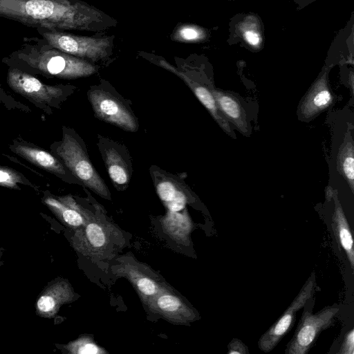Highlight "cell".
I'll return each instance as SVG.
<instances>
[{
	"label": "cell",
	"mask_w": 354,
	"mask_h": 354,
	"mask_svg": "<svg viewBox=\"0 0 354 354\" xmlns=\"http://www.w3.org/2000/svg\"><path fill=\"white\" fill-rule=\"evenodd\" d=\"M45 202L59 212L64 222L72 227H81L86 221L89 210L80 206L70 196L62 197L59 200L47 198Z\"/></svg>",
	"instance_id": "cell-20"
},
{
	"label": "cell",
	"mask_w": 354,
	"mask_h": 354,
	"mask_svg": "<svg viewBox=\"0 0 354 354\" xmlns=\"http://www.w3.org/2000/svg\"><path fill=\"white\" fill-rule=\"evenodd\" d=\"M123 232L110 221L102 212L89 211L86 223L78 234L77 247L91 261L113 258L124 246Z\"/></svg>",
	"instance_id": "cell-3"
},
{
	"label": "cell",
	"mask_w": 354,
	"mask_h": 354,
	"mask_svg": "<svg viewBox=\"0 0 354 354\" xmlns=\"http://www.w3.org/2000/svg\"><path fill=\"white\" fill-rule=\"evenodd\" d=\"M88 98L98 119L134 132L138 123L131 109L119 97L102 87L94 86L88 91Z\"/></svg>",
	"instance_id": "cell-8"
},
{
	"label": "cell",
	"mask_w": 354,
	"mask_h": 354,
	"mask_svg": "<svg viewBox=\"0 0 354 354\" xmlns=\"http://www.w3.org/2000/svg\"><path fill=\"white\" fill-rule=\"evenodd\" d=\"M245 38L251 45L256 46L260 41L259 35L254 31L248 30L245 32Z\"/></svg>",
	"instance_id": "cell-29"
},
{
	"label": "cell",
	"mask_w": 354,
	"mask_h": 354,
	"mask_svg": "<svg viewBox=\"0 0 354 354\" xmlns=\"http://www.w3.org/2000/svg\"><path fill=\"white\" fill-rule=\"evenodd\" d=\"M144 306L149 314L175 325H189L199 318L198 311L170 284Z\"/></svg>",
	"instance_id": "cell-9"
},
{
	"label": "cell",
	"mask_w": 354,
	"mask_h": 354,
	"mask_svg": "<svg viewBox=\"0 0 354 354\" xmlns=\"http://www.w3.org/2000/svg\"><path fill=\"white\" fill-rule=\"evenodd\" d=\"M334 210L332 228L337 243L343 249L352 270H354V246L352 232L336 192H333Z\"/></svg>",
	"instance_id": "cell-18"
},
{
	"label": "cell",
	"mask_w": 354,
	"mask_h": 354,
	"mask_svg": "<svg viewBox=\"0 0 354 354\" xmlns=\"http://www.w3.org/2000/svg\"><path fill=\"white\" fill-rule=\"evenodd\" d=\"M160 223L165 233L176 242L182 244L189 242L194 225L186 209L183 212L168 210Z\"/></svg>",
	"instance_id": "cell-19"
},
{
	"label": "cell",
	"mask_w": 354,
	"mask_h": 354,
	"mask_svg": "<svg viewBox=\"0 0 354 354\" xmlns=\"http://www.w3.org/2000/svg\"><path fill=\"white\" fill-rule=\"evenodd\" d=\"M159 64L162 67L180 77L188 85L196 97L209 112L214 120L222 128V129L230 136L233 138H236L235 133L230 125L229 122L219 111L210 88L194 81L185 73L174 68L172 65L165 60H160L159 62Z\"/></svg>",
	"instance_id": "cell-15"
},
{
	"label": "cell",
	"mask_w": 354,
	"mask_h": 354,
	"mask_svg": "<svg viewBox=\"0 0 354 354\" xmlns=\"http://www.w3.org/2000/svg\"><path fill=\"white\" fill-rule=\"evenodd\" d=\"M337 167L339 173L346 180L352 192H354V145L350 131L345 135L337 156Z\"/></svg>",
	"instance_id": "cell-21"
},
{
	"label": "cell",
	"mask_w": 354,
	"mask_h": 354,
	"mask_svg": "<svg viewBox=\"0 0 354 354\" xmlns=\"http://www.w3.org/2000/svg\"><path fill=\"white\" fill-rule=\"evenodd\" d=\"M43 39L51 46L75 57L97 62L107 55V38L78 36L54 28H37Z\"/></svg>",
	"instance_id": "cell-7"
},
{
	"label": "cell",
	"mask_w": 354,
	"mask_h": 354,
	"mask_svg": "<svg viewBox=\"0 0 354 354\" xmlns=\"http://www.w3.org/2000/svg\"><path fill=\"white\" fill-rule=\"evenodd\" d=\"M111 270L131 283L143 306L169 285L158 272L129 253L117 258Z\"/></svg>",
	"instance_id": "cell-6"
},
{
	"label": "cell",
	"mask_w": 354,
	"mask_h": 354,
	"mask_svg": "<svg viewBox=\"0 0 354 354\" xmlns=\"http://www.w3.org/2000/svg\"><path fill=\"white\" fill-rule=\"evenodd\" d=\"M2 62L46 78L73 80L91 75L97 70L88 61L62 52L37 37H24L21 47L4 57Z\"/></svg>",
	"instance_id": "cell-2"
},
{
	"label": "cell",
	"mask_w": 354,
	"mask_h": 354,
	"mask_svg": "<svg viewBox=\"0 0 354 354\" xmlns=\"http://www.w3.org/2000/svg\"><path fill=\"white\" fill-rule=\"evenodd\" d=\"M6 82L14 92L48 115L54 109H60L75 89L71 85L46 84L35 75L14 67H9Z\"/></svg>",
	"instance_id": "cell-5"
},
{
	"label": "cell",
	"mask_w": 354,
	"mask_h": 354,
	"mask_svg": "<svg viewBox=\"0 0 354 354\" xmlns=\"http://www.w3.org/2000/svg\"><path fill=\"white\" fill-rule=\"evenodd\" d=\"M71 350L77 354H104L106 351L100 346L90 335H84L73 343Z\"/></svg>",
	"instance_id": "cell-23"
},
{
	"label": "cell",
	"mask_w": 354,
	"mask_h": 354,
	"mask_svg": "<svg viewBox=\"0 0 354 354\" xmlns=\"http://www.w3.org/2000/svg\"><path fill=\"white\" fill-rule=\"evenodd\" d=\"M150 172L157 194L167 210L181 212L191 203L190 192L179 180L153 166Z\"/></svg>",
	"instance_id": "cell-13"
},
{
	"label": "cell",
	"mask_w": 354,
	"mask_h": 354,
	"mask_svg": "<svg viewBox=\"0 0 354 354\" xmlns=\"http://www.w3.org/2000/svg\"><path fill=\"white\" fill-rule=\"evenodd\" d=\"M56 306L55 300L50 296L41 297L37 301V307L39 310L45 313L52 311Z\"/></svg>",
	"instance_id": "cell-27"
},
{
	"label": "cell",
	"mask_w": 354,
	"mask_h": 354,
	"mask_svg": "<svg viewBox=\"0 0 354 354\" xmlns=\"http://www.w3.org/2000/svg\"><path fill=\"white\" fill-rule=\"evenodd\" d=\"M202 32L193 26L180 27L175 32L174 39L180 41H193L201 38Z\"/></svg>",
	"instance_id": "cell-24"
},
{
	"label": "cell",
	"mask_w": 354,
	"mask_h": 354,
	"mask_svg": "<svg viewBox=\"0 0 354 354\" xmlns=\"http://www.w3.org/2000/svg\"><path fill=\"white\" fill-rule=\"evenodd\" d=\"M228 353H248L247 347L239 340L232 341L228 346Z\"/></svg>",
	"instance_id": "cell-28"
},
{
	"label": "cell",
	"mask_w": 354,
	"mask_h": 354,
	"mask_svg": "<svg viewBox=\"0 0 354 354\" xmlns=\"http://www.w3.org/2000/svg\"><path fill=\"white\" fill-rule=\"evenodd\" d=\"M19 183L27 185L30 182L21 173L12 168L0 166V186L20 189Z\"/></svg>",
	"instance_id": "cell-22"
},
{
	"label": "cell",
	"mask_w": 354,
	"mask_h": 354,
	"mask_svg": "<svg viewBox=\"0 0 354 354\" xmlns=\"http://www.w3.org/2000/svg\"><path fill=\"white\" fill-rule=\"evenodd\" d=\"M9 148L31 164L57 176L67 183H80L53 153L25 142L13 141Z\"/></svg>",
	"instance_id": "cell-14"
},
{
	"label": "cell",
	"mask_w": 354,
	"mask_h": 354,
	"mask_svg": "<svg viewBox=\"0 0 354 354\" xmlns=\"http://www.w3.org/2000/svg\"><path fill=\"white\" fill-rule=\"evenodd\" d=\"M62 129V140L51 146L53 153L81 184L100 197L110 200L109 189L90 161L78 135L68 127H63Z\"/></svg>",
	"instance_id": "cell-4"
},
{
	"label": "cell",
	"mask_w": 354,
	"mask_h": 354,
	"mask_svg": "<svg viewBox=\"0 0 354 354\" xmlns=\"http://www.w3.org/2000/svg\"><path fill=\"white\" fill-rule=\"evenodd\" d=\"M339 310L338 307L326 306L315 314L309 310L304 311L285 353H307L320 333L333 324Z\"/></svg>",
	"instance_id": "cell-10"
},
{
	"label": "cell",
	"mask_w": 354,
	"mask_h": 354,
	"mask_svg": "<svg viewBox=\"0 0 354 354\" xmlns=\"http://www.w3.org/2000/svg\"><path fill=\"white\" fill-rule=\"evenodd\" d=\"M337 353L340 354L354 353V330L353 328L344 335L343 342Z\"/></svg>",
	"instance_id": "cell-26"
},
{
	"label": "cell",
	"mask_w": 354,
	"mask_h": 354,
	"mask_svg": "<svg viewBox=\"0 0 354 354\" xmlns=\"http://www.w3.org/2000/svg\"><path fill=\"white\" fill-rule=\"evenodd\" d=\"M313 292L314 281L312 278H309L286 311L261 335L258 342V346L261 351L268 353L278 344L293 326L297 312L304 306Z\"/></svg>",
	"instance_id": "cell-11"
},
{
	"label": "cell",
	"mask_w": 354,
	"mask_h": 354,
	"mask_svg": "<svg viewBox=\"0 0 354 354\" xmlns=\"http://www.w3.org/2000/svg\"><path fill=\"white\" fill-rule=\"evenodd\" d=\"M97 145L112 183L118 190L126 189L132 173L130 156L126 147L100 136Z\"/></svg>",
	"instance_id": "cell-12"
},
{
	"label": "cell",
	"mask_w": 354,
	"mask_h": 354,
	"mask_svg": "<svg viewBox=\"0 0 354 354\" xmlns=\"http://www.w3.org/2000/svg\"><path fill=\"white\" fill-rule=\"evenodd\" d=\"M333 102L325 75L318 78L305 95L298 109L301 119L311 120L329 107Z\"/></svg>",
	"instance_id": "cell-16"
},
{
	"label": "cell",
	"mask_w": 354,
	"mask_h": 354,
	"mask_svg": "<svg viewBox=\"0 0 354 354\" xmlns=\"http://www.w3.org/2000/svg\"><path fill=\"white\" fill-rule=\"evenodd\" d=\"M211 91L225 118L229 123H232L242 134L248 136L250 133L246 114L238 99L232 93L220 89L211 88Z\"/></svg>",
	"instance_id": "cell-17"
},
{
	"label": "cell",
	"mask_w": 354,
	"mask_h": 354,
	"mask_svg": "<svg viewBox=\"0 0 354 354\" xmlns=\"http://www.w3.org/2000/svg\"><path fill=\"white\" fill-rule=\"evenodd\" d=\"M0 17L59 30L86 29L102 15L76 0H0Z\"/></svg>",
	"instance_id": "cell-1"
},
{
	"label": "cell",
	"mask_w": 354,
	"mask_h": 354,
	"mask_svg": "<svg viewBox=\"0 0 354 354\" xmlns=\"http://www.w3.org/2000/svg\"><path fill=\"white\" fill-rule=\"evenodd\" d=\"M0 103L8 110L18 109L26 113L31 112L30 108L26 104L16 100L12 95L8 94L2 88L0 82Z\"/></svg>",
	"instance_id": "cell-25"
}]
</instances>
